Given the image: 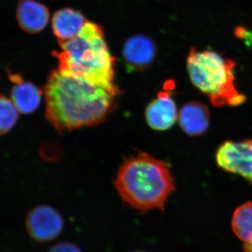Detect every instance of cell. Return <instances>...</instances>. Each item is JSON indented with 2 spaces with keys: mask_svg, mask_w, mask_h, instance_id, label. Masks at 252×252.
Segmentation results:
<instances>
[{
  "mask_svg": "<svg viewBox=\"0 0 252 252\" xmlns=\"http://www.w3.org/2000/svg\"><path fill=\"white\" fill-rule=\"evenodd\" d=\"M0 130L1 135L9 132L14 127L19 117V111L12 99L1 94L0 99Z\"/></svg>",
  "mask_w": 252,
  "mask_h": 252,
  "instance_id": "5bb4252c",
  "label": "cell"
},
{
  "mask_svg": "<svg viewBox=\"0 0 252 252\" xmlns=\"http://www.w3.org/2000/svg\"><path fill=\"white\" fill-rule=\"evenodd\" d=\"M87 22L79 11L64 8L56 11L53 16V31L59 42L69 40L80 32Z\"/></svg>",
  "mask_w": 252,
  "mask_h": 252,
  "instance_id": "7c38bea8",
  "label": "cell"
},
{
  "mask_svg": "<svg viewBox=\"0 0 252 252\" xmlns=\"http://www.w3.org/2000/svg\"><path fill=\"white\" fill-rule=\"evenodd\" d=\"M16 18L20 28L29 34L39 32L47 26L49 11L36 0H19Z\"/></svg>",
  "mask_w": 252,
  "mask_h": 252,
  "instance_id": "9c48e42d",
  "label": "cell"
},
{
  "mask_svg": "<svg viewBox=\"0 0 252 252\" xmlns=\"http://www.w3.org/2000/svg\"><path fill=\"white\" fill-rule=\"evenodd\" d=\"M216 161L225 171L252 182V140L224 142L217 150Z\"/></svg>",
  "mask_w": 252,
  "mask_h": 252,
  "instance_id": "5b68a950",
  "label": "cell"
},
{
  "mask_svg": "<svg viewBox=\"0 0 252 252\" xmlns=\"http://www.w3.org/2000/svg\"><path fill=\"white\" fill-rule=\"evenodd\" d=\"M157 55L155 43L149 36L135 34L126 41L123 56L130 71H142L152 65Z\"/></svg>",
  "mask_w": 252,
  "mask_h": 252,
  "instance_id": "52a82bcc",
  "label": "cell"
},
{
  "mask_svg": "<svg viewBox=\"0 0 252 252\" xmlns=\"http://www.w3.org/2000/svg\"><path fill=\"white\" fill-rule=\"evenodd\" d=\"M64 226L63 217L54 207L39 205L28 213L26 227L28 234L39 243H47L57 238Z\"/></svg>",
  "mask_w": 252,
  "mask_h": 252,
  "instance_id": "8992f818",
  "label": "cell"
},
{
  "mask_svg": "<svg viewBox=\"0 0 252 252\" xmlns=\"http://www.w3.org/2000/svg\"><path fill=\"white\" fill-rule=\"evenodd\" d=\"M114 186L124 202L142 212L163 211L169 195L175 190L166 163L144 152L126 159Z\"/></svg>",
  "mask_w": 252,
  "mask_h": 252,
  "instance_id": "7a4b0ae2",
  "label": "cell"
},
{
  "mask_svg": "<svg viewBox=\"0 0 252 252\" xmlns=\"http://www.w3.org/2000/svg\"><path fill=\"white\" fill-rule=\"evenodd\" d=\"M61 52L55 53L59 70L102 86L117 95L114 83L115 59L109 52L101 26L89 22L75 37L59 41Z\"/></svg>",
  "mask_w": 252,
  "mask_h": 252,
  "instance_id": "3957f363",
  "label": "cell"
},
{
  "mask_svg": "<svg viewBox=\"0 0 252 252\" xmlns=\"http://www.w3.org/2000/svg\"><path fill=\"white\" fill-rule=\"evenodd\" d=\"M146 121L154 130H168L175 124L177 106L168 92L159 93L157 98L148 104L145 112Z\"/></svg>",
  "mask_w": 252,
  "mask_h": 252,
  "instance_id": "ba28073f",
  "label": "cell"
},
{
  "mask_svg": "<svg viewBox=\"0 0 252 252\" xmlns=\"http://www.w3.org/2000/svg\"><path fill=\"white\" fill-rule=\"evenodd\" d=\"M210 114L206 106L198 102L185 104L180 109L179 122L187 135H202L210 125Z\"/></svg>",
  "mask_w": 252,
  "mask_h": 252,
  "instance_id": "30bf717a",
  "label": "cell"
},
{
  "mask_svg": "<svg viewBox=\"0 0 252 252\" xmlns=\"http://www.w3.org/2000/svg\"><path fill=\"white\" fill-rule=\"evenodd\" d=\"M10 79L15 85L11 89V99L20 113L31 114L39 107L42 93L34 84L23 81L18 74H11Z\"/></svg>",
  "mask_w": 252,
  "mask_h": 252,
  "instance_id": "8fae6325",
  "label": "cell"
},
{
  "mask_svg": "<svg viewBox=\"0 0 252 252\" xmlns=\"http://www.w3.org/2000/svg\"><path fill=\"white\" fill-rule=\"evenodd\" d=\"M235 235L243 243L245 252H252V203L248 202L235 210L231 222Z\"/></svg>",
  "mask_w": 252,
  "mask_h": 252,
  "instance_id": "4fadbf2b",
  "label": "cell"
},
{
  "mask_svg": "<svg viewBox=\"0 0 252 252\" xmlns=\"http://www.w3.org/2000/svg\"><path fill=\"white\" fill-rule=\"evenodd\" d=\"M144 252L137 251V252Z\"/></svg>",
  "mask_w": 252,
  "mask_h": 252,
  "instance_id": "2e32d148",
  "label": "cell"
},
{
  "mask_svg": "<svg viewBox=\"0 0 252 252\" xmlns=\"http://www.w3.org/2000/svg\"><path fill=\"white\" fill-rule=\"evenodd\" d=\"M235 63L210 50L190 48L187 66L190 81L214 107H236L246 100L235 85Z\"/></svg>",
  "mask_w": 252,
  "mask_h": 252,
  "instance_id": "277c9868",
  "label": "cell"
},
{
  "mask_svg": "<svg viewBox=\"0 0 252 252\" xmlns=\"http://www.w3.org/2000/svg\"><path fill=\"white\" fill-rule=\"evenodd\" d=\"M47 252H82L77 245L68 242H61L54 245Z\"/></svg>",
  "mask_w": 252,
  "mask_h": 252,
  "instance_id": "9a60e30c",
  "label": "cell"
},
{
  "mask_svg": "<svg viewBox=\"0 0 252 252\" xmlns=\"http://www.w3.org/2000/svg\"><path fill=\"white\" fill-rule=\"evenodd\" d=\"M44 94L46 119L60 133L100 124L114 109L117 96L59 69L50 74Z\"/></svg>",
  "mask_w": 252,
  "mask_h": 252,
  "instance_id": "6da1fadb",
  "label": "cell"
}]
</instances>
